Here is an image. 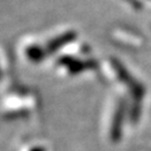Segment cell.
I'll return each instance as SVG.
<instances>
[{"label": "cell", "instance_id": "cell-3", "mask_svg": "<svg viewBox=\"0 0 151 151\" xmlns=\"http://www.w3.org/2000/svg\"><path fill=\"white\" fill-rule=\"evenodd\" d=\"M75 38H76V33H75L74 31L64 32V33H62V35H60V36L55 37L54 40H51V41L48 43V45H47L45 50H47V52L52 54V52L57 51L58 49L63 48L64 45H67V44L71 43Z\"/></svg>", "mask_w": 151, "mask_h": 151}, {"label": "cell", "instance_id": "cell-5", "mask_svg": "<svg viewBox=\"0 0 151 151\" xmlns=\"http://www.w3.org/2000/svg\"><path fill=\"white\" fill-rule=\"evenodd\" d=\"M25 54H26V56H27V58L30 61H32V62H41L45 57V55L48 52H47L45 49H43V48H41L38 45H30V47L26 48Z\"/></svg>", "mask_w": 151, "mask_h": 151}, {"label": "cell", "instance_id": "cell-4", "mask_svg": "<svg viewBox=\"0 0 151 151\" xmlns=\"http://www.w3.org/2000/svg\"><path fill=\"white\" fill-rule=\"evenodd\" d=\"M124 113H125V108L123 104H119L114 117H113V122H112V126H111V139L113 142H118L122 136V125L124 122Z\"/></svg>", "mask_w": 151, "mask_h": 151}, {"label": "cell", "instance_id": "cell-1", "mask_svg": "<svg viewBox=\"0 0 151 151\" xmlns=\"http://www.w3.org/2000/svg\"><path fill=\"white\" fill-rule=\"evenodd\" d=\"M112 64H113V68H114V71L118 75V78L120 79L122 82L127 85V87L130 88V92L132 93L134 99L140 100V98L144 94V89H143L142 85L138 81H136V79H133L131 76V74L126 70V68H124L117 60H112Z\"/></svg>", "mask_w": 151, "mask_h": 151}, {"label": "cell", "instance_id": "cell-2", "mask_svg": "<svg viewBox=\"0 0 151 151\" xmlns=\"http://www.w3.org/2000/svg\"><path fill=\"white\" fill-rule=\"evenodd\" d=\"M58 64L65 67L68 69L69 74H71V75L80 74V73H82L86 69L92 67L91 62H85V61L78 60V58L71 57V56H62V57H60L58 58Z\"/></svg>", "mask_w": 151, "mask_h": 151}, {"label": "cell", "instance_id": "cell-7", "mask_svg": "<svg viewBox=\"0 0 151 151\" xmlns=\"http://www.w3.org/2000/svg\"><path fill=\"white\" fill-rule=\"evenodd\" d=\"M0 76H1V71H0Z\"/></svg>", "mask_w": 151, "mask_h": 151}, {"label": "cell", "instance_id": "cell-6", "mask_svg": "<svg viewBox=\"0 0 151 151\" xmlns=\"http://www.w3.org/2000/svg\"><path fill=\"white\" fill-rule=\"evenodd\" d=\"M30 151H45V149L42 147V146H35V147H32Z\"/></svg>", "mask_w": 151, "mask_h": 151}]
</instances>
